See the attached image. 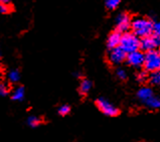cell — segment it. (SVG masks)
I'll use <instances>...</instances> for the list:
<instances>
[{
    "mask_svg": "<svg viewBox=\"0 0 160 142\" xmlns=\"http://www.w3.org/2000/svg\"><path fill=\"white\" fill-rule=\"evenodd\" d=\"M126 53L140 49V38L133 33H124L121 35V42L119 45Z\"/></svg>",
    "mask_w": 160,
    "mask_h": 142,
    "instance_id": "2",
    "label": "cell"
},
{
    "mask_svg": "<svg viewBox=\"0 0 160 142\" xmlns=\"http://www.w3.org/2000/svg\"><path fill=\"white\" fill-rule=\"evenodd\" d=\"M10 0H0V3H9Z\"/></svg>",
    "mask_w": 160,
    "mask_h": 142,
    "instance_id": "24",
    "label": "cell"
},
{
    "mask_svg": "<svg viewBox=\"0 0 160 142\" xmlns=\"http://www.w3.org/2000/svg\"><path fill=\"white\" fill-rule=\"evenodd\" d=\"M11 11V7L9 3H0V13L2 14H7Z\"/></svg>",
    "mask_w": 160,
    "mask_h": 142,
    "instance_id": "20",
    "label": "cell"
},
{
    "mask_svg": "<svg viewBox=\"0 0 160 142\" xmlns=\"http://www.w3.org/2000/svg\"><path fill=\"white\" fill-rule=\"evenodd\" d=\"M153 25L154 22L145 17H136L131 21L132 33L141 38L153 33Z\"/></svg>",
    "mask_w": 160,
    "mask_h": 142,
    "instance_id": "1",
    "label": "cell"
},
{
    "mask_svg": "<svg viewBox=\"0 0 160 142\" xmlns=\"http://www.w3.org/2000/svg\"><path fill=\"white\" fill-rule=\"evenodd\" d=\"M153 95H154V93L151 89L148 88V87H143V88L139 89L138 92H137V98H138L142 103H144Z\"/></svg>",
    "mask_w": 160,
    "mask_h": 142,
    "instance_id": "12",
    "label": "cell"
},
{
    "mask_svg": "<svg viewBox=\"0 0 160 142\" xmlns=\"http://www.w3.org/2000/svg\"><path fill=\"white\" fill-rule=\"evenodd\" d=\"M140 48L145 52L151 49L160 48V36L156 34H150L140 39Z\"/></svg>",
    "mask_w": 160,
    "mask_h": 142,
    "instance_id": "5",
    "label": "cell"
},
{
    "mask_svg": "<svg viewBox=\"0 0 160 142\" xmlns=\"http://www.w3.org/2000/svg\"><path fill=\"white\" fill-rule=\"evenodd\" d=\"M143 104L146 107H148L150 109H153V110L160 109V97H157V96L153 95Z\"/></svg>",
    "mask_w": 160,
    "mask_h": 142,
    "instance_id": "15",
    "label": "cell"
},
{
    "mask_svg": "<svg viewBox=\"0 0 160 142\" xmlns=\"http://www.w3.org/2000/svg\"><path fill=\"white\" fill-rule=\"evenodd\" d=\"M121 35L122 33H119V31H113L111 34H109L108 38H107V47L109 49L115 48L120 45L121 42Z\"/></svg>",
    "mask_w": 160,
    "mask_h": 142,
    "instance_id": "10",
    "label": "cell"
},
{
    "mask_svg": "<svg viewBox=\"0 0 160 142\" xmlns=\"http://www.w3.org/2000/svg\"><path fill=\"white\" fill-rule=\"evenodd\" d=\"M148 79L151 82V84L155 86H160V71L151 73V75L149 76Z\"/></svg>",
    "mask_w": 160,
    "mask_h": 142,
    "instance_id": "18",
    "label": "cell"
},
{
    "mask_svg": "<svg viewBox=\"0 0 160 142\" xmlns=\"http://www.w3.org/2000/svg\"><path fill=\"white\" fill-rule=\"evenodd\" d=\"M20 78L21 75L18 68H10L6 74V79L9 84H14V85L18 84L20 81Z\"/></svg>",
    "mask_w": 160,
    "mask_h": 142,
    "instance_id": "11",
    "label": "cell"
},
{
    "mask_svg": "<svg viewBox=\"0 0 160 142\" xmlns=\"http://www.w3.org/2000/svg\"><path fill=\"white\" fill-rule=\"evenodd\" d=\"M109 62L112 63V65H121L122 63H124L126 61V57H127V53L123 50L120 47H117L115 48H112V49H109Z\"/></svg>",
    "mask_w": 160,
    "mask_h": 142,
    "instance_id": "6",
    "label": "cell"
},
{
    "mask_svg": "<svg viewBox=\"0 0 160 142\" xmlns=\"http://www.w3.org/2000/svg\"><path fill=\"white\" fill-rule=\"evenodd\" d=\"M116 76L119 78L120 80H126L127 79V73L125 70H123V68H119L116 70Z\"/></svg>",
    "mask_w": 160,
    "mask_h": 142,
    "instance_id": "21",
    "label": "cell"
},
{
    "mask_svg": "<svg viewBox=\"0 0 160 142\" xmlns=\"http://www.w3.org/2000/svg\"><path fill=\"white\" fill-rule=\"evenodd\" d=\"M143 66L149 73L160 71V48L148 50L144 53Z\"/></svg>",
    "mask_w": 160,
    "mask_h": 142,
    "instance_id": "3",
    "label": "cell"
},
{
    "mask_svg": "<svg viewBox=\"0 0 160 142\" xmlns=\"http://www.w3.org/2000/svg\"><path fill=\"white\" fill-rule=\"evenodd\" d=\"M0 59H1V52H0Z\"/></svg>",
    "mask_w": 160,
    "mask_h": 142,
    "instance_id": "25",
    "label": "cell"
},
{
    "mask_svg": "<svg viewBox=\"0 0 160 142\" xmlns=\"http://www.w3.org/2000/svg\"><path fill=\"white\" fill-rule=\"evenodd\" d=\"M96 106L101 111V113L108 117H115L119 114V109L105 98L100 97L96 100Z\"/></svg>",
    "mask_w": 160,
    "mask_h": 142,
    "instance_id": "4",
    "label": "cell"
},
{
    "mask_svg": "<svg viewBox=\"0 0 160 142\" xmlns=\"http://www.w3.org/2000/svg\"><path fill=\"white\" fill-rule=\"evenodd\" d=\"M71 111H72V108L70 105H68V104H62L61 106H58V114L62 117L68 116V114L71 113Z\"/></svg>",
    "mask_w": 160,
    "mask_h": 142,
    "instance_id": "17",
    "label": "cell"
},
{
    "mask_svg": "<svg viewBox=\"0 0 160 142\" xmlns=\"http://www.w3.org/2000/svg\"><path fill=\"white\" fill-rule=\"evenodd\" d=\"M92 87H93V83L89 79H82L79 86V92L82 96H86L92 90Z\"/></svg>",
    "mask_w": 160,
    "mask_h": 142,
    "instance_id": "13",
    "label": "cell"
},
{
    "mask_svg": "<svg viewBox=\"0 0 160 142\" xmlns=\"http://www.w3.org/2000/svg\"><path fill=\"white\" fill-rule=\"evenodd\" d=\"M126 62H127L128 65L133 67V68L142 67L143 63H144V53L141 52L140 49L127 53Z\"/></svg>",
    "mask_w": 160,
    "mask_h": 142,
    "instance_id": "8",
    "label": "cell"
},
{
    "mask_svg": "<svg viewBox=\"0 0 160 142\" xmlns=\"http://www.w3.org/2000/svg\"><path fill=\"white\" fill-rule=\"evenodd\" d=\"M131 18L125 12L119 13L116 17V30L121 33H127L131 28Z\"/></svg>",
    "mask_w": 160,
    "mask_h": 142,
    "instance_id": "7",
    "label": "cell"
},
{
    "mask_svg": "<svg viewBox=\"0 0 160 142\" xmlns=\"http://www.w3.org/2000/svg\"><path fill=\"white\" fill-rule=\"evenodd\" d=\"M9 96L14 102H22L25 99V88L21 85H17L11 90Z\"/></svg>",
    "mask_w": 160,
    "mask_h": 142,
    "instance_id": "9",
    "label": "cell"
},
{
    "mask_svg": "<svg viewBox=\"0 0 160 142\" xmlns=\"http://www.w3.org/2000/svg\"><path fill=\"white\" fill-rule=\"evenodd\" d=\"M43 123V119L38 115H30L26 119V124L30 128H38Z\"/></svg>",
    "mask_w": 160,
    "mask_h": 142,
    "instance_id": "14",
    "label": "cell"
},
{
    "mask_svg": "<svg viewBox=\"0 0 160 142\" xmlns=\"http://www.w3.org/2000/svg\"><path fill=\"white\" fill-rule=\"evenodd\" d=\"M153 33L160 36V22H156L153 25Z\"/></svg>",
    "mask_w": 160,
    "mask_h": 142,
    "instance_id": "23",
    "label": "cell"
},
{
    "mask_svg": "<svg viewBox=\"0 0 160 142\" xmlns=\"http://www.w3.org/2000/svg\"><path fill=\"white\" fill-rule=\"evenodd\" d=\"M122 0H105V5L109 10H114L120 5Z\"/></svg>",
    "mask_w": 160,
    "mask_h": 142,
    "instance_id": "19",
    "label": "cell"
},
{
    "mask_svg": "<svg viewBox=\"0 0 160 142\" xmlns=\"http://www.w3.org/2000/svg\"><path fill=\"white\" fill-rule=\"evenodd\" d=\"M148 78L149 77H148V74L146 71H141L138 73V75H137V79H138L139 82H145Z\"/></svg>",
    "mask_w": 160,
    "mask_h": 142,
    "instance_id": "22",
    "label": "cell"
},
{
    "mask_svg": "<svg viewBox=\"0 0 160 142\" xmlns=\"http://www.w3.org/2000/svg\"><path fill=\"white\" fill-rule=\"evenodd\" d=\"M11 89L9 88V85L6 83V82L0 81V97L4 98L7 97V96L10 95Z\"/></svg>",
    "mask_w": 160,
    "mask_h": 142,
    "instance_id": "16",
    "label": "cell"
}]
</instances>
